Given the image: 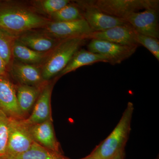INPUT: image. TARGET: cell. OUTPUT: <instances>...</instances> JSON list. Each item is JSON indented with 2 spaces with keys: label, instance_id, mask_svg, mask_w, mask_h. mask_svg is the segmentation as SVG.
I'll use <instances>...</instances> for the list:
<instances>
[{
  "label": "cell",
  "instance_id": "6da1fadb",
  "mask_svg": "<svg viewBox=\"0 0 159 159\" xmlns=\"http://www.w3.org/2000/svg\"><path fill=\"white\" fill-rule=\"evenodd\" d=\"M51 21L29 6L12 1H0V29L15 36L43 29Z\"/></svg>",
  "mask_w": 159,
  "mask_h": 159
},
{
  "label": "cell",
  "instance_id": "7a4b0ae2",
  "mask_svg": "<svg viewBox=\"0 0 159 159\" xmlns=\"http://www.w3.org/2000/svg\"><path fill=\"white\" fill-rule=\"evenodd\" d=\"M134 111L133 103L128 102L116 126L89 154L96 159H111L120 151L125 149L130 132Z\"/></svg>",
  "mask_w": 159,
  "mask_h": 159
},
{
  "label": "cell",
  "instance_id": "3957f363",
  "mask_svg": "<svg viewBox=\"0 0 159 159\" xmlns=\"http://www.w3.org/2000/svg\"><path fill=\"white\" fill-rule=\"evenodd\" d=\"M86 40L83 37L61 40L43 62L41 69L43 80L47 82L59 74Z\"/></svg>",
  "mask_w": 159,
  "mask_h": 159
},
{
  "label": "cell",
  "instance_id": "277c9868",
  "mask_svg": "<svg viewBox=\"0 0 159 159\" xmlns=\"http://www.w3.org/2000/svg\"><path fill=\"white\" fill-rule=\"evenodd\" d=\"M88 5L106 14L124 20L141 9H158L157 0H93L84 1Z\"/></svg>",
  "mask_w": 159,
  "mask_h": 159
},
{
  "label": "cell",
  "instance_id": "5b68a950",
  "mask_svg": "<svg viewBox=\"0 0 159 159\" xmlns=\"http://www.w3.org/2000/svg\"><path fill=\"white\" fill-rule=\"evenodd\" d=\"M34 141L29 130V125L22 119L10 118L9 134L5 158L11 159L26 152Z\"/></svg>",
  "mask_w": 159,
  "mask_h": 159
},
{
  "label": "cell",
  "instance_id": "8992f818",
  "mask_svg": "<svg viewBox=\"0 0 159 159\" xmlns=\"http://www.w3.org/2000/svg\"><path fill=\"white\" fill-rule=\"evenodd\" d=\"M42 33L56 39L87 37L93 32L84 19L69 22L51 21L44 28Z\"/></svg>",
  "mask_w": 159,
  "mask_h": 159
},
{
  "label": "cell",
  "instance_id": "52a82bcc",
  "mask_svg": "<svg viewBox=\"0 0 159 159\" xmlns=\"http://www.w3.org/2000/svg\"><path fill=\"white\" fill-rule=\"evenodd\" d=\"M88 51L105 56L111 64H118L129 58L136 51L138 47L122 45L102 40L92 39L88 45Z\"/></svg>",
  "mask_w": 159,
  "mask_h": 159
},
{
  "label": "cell",
  "instance_id": "ba28073f",
  "mask_svg": "<svg viewBox=\"0 0 159 159\" xmlns=\"http://www.w3.org/2000/svg\"><path fill=\"white\" fill-rule=\"evenodd\" d=\"M83 17L93 32L105 31L116 26L127 24L124 20L104 13L87 4L84 1H77Z\"/></svg>",
  "mask_w": 159,
  "mask_h": 159
},
{
  "label": "cell",
  "instance_id": "9c48e42d",
  "mask_svg": "<svg viewBox=\"0 0 159 159\" xmlns=\"http://www.w3.org/2000/svg\"><path fill=\"white\" fill-rule=\"evenodd\" d=\"M158 9H148L134 12L124 20L136 33L158 39L159 27Z\"/></svg>",
  "mask_w": 159,
  "mask_h": 159
},
{
  "label": "cell",
  "instance_id": "30bf717a",
  "mask_svg": "<svg viewBox=\"0 0 159 159\" xmlns=\"http://www.w3.org/2000/svg\"><path fill=\"white\" fill-rule=\"evenodd\" d=\"M137 33L128 24L116 26L105 31L93 32L87 39L106 41L122 45L139 47L136 36Z\"/></svg>",
  "mask_w": 159,
  "mask_h": 159
},
{
  "label": "cell",
  "instance_id": "8fae6325",
  "mask_svg": "<svg viewBox=\"0 0 159 159\" xmlns=\"http://www.w3.org/2000/svg\"><path fill=\"white\" fill-rule=\"evenodd\" d=\"M0 110L9 118L25 119L18 104L16 89L6 74L0 76Z\"/></svg>",
  "mask_w": 159,
  "mask_h": 159
},
{
  "label": "cell",
  "instance_id": "7c38bea8",
  "mask_svg": "<svg viewBox=\"0 0 159 159\" xmlns=\"http://www.w3.org/2000/svg\"><path fill=\"white\" fill-rule=\"evenodd\" d=\"M52 89L53 85L51 83L46 82L43 86L31 115L22 119L25 124L33 125L52 119L51 104Z\"/></svg>",
  "mask_w": 159,
  "mask_h": 159
},
{
  "label": "cell",
  "instance_id": "4fadbf2b",
  "mask_svg": "<svg viewBox=\"0 0 159 159\" xmlns=\"http://www.w3.org/2000/svg\"><path fill=\"white\" fill-rule=\"evenodd\" d=\"M29 126L31 136L34 142L44 148L62 154L59 143L55 137L52 119Z\"/></svg>",
  "mask_w": 159,
  "mask_h": 159
},
{
  "label": "cell",
  "instance_id": "5bb4252c",
  "mask_svg": "<svg viewBox=\"0 0 159 159\" xmlns=\"http://www.w3.org/2000/svg\"><path fill=\"white\" fill-rule=\"evenodd\" d=\"M11 73L20 84L41 87L47 82L43 79L41 70L33 65L13 62Z\"/></svg>",
  "mask_w": 159,
  "mask_h": 159
},
{
  "label": "cell",
  "instance_id": "9a60e30c",
  "mask_svg": "<svg viewBox=\"0 0 159 159\" xmlns=\"http://www.w3.org/2000/svg\"><path fill=\"white\" fill-rule=\"evenodd\" d=\"M16 39L29 48L40 52L52 51L61 40L50 37L43 33L28 32L18 36Z\"/></svg>",
  "mask_w": 159,
  "mask_h": 159
},
{
  "label": "cell",
  "instance_id": "2e32d148",
  "mask_svg": "<svg viewBox=\"0 0 159 159\" xmlns=\"http://www.w3.org/2000/svg\"><path fill=\"white\" fill-rule=\"evenodd\" d=\"M99 62H109L108 58L100 54L81 49L75 53L66 66L59 74L63 76L81 67Z\"/></svg>",
  "mask_w": 159,
  "mask_h": 159
},
{
  "label": "cell",
  "instance_id": "e0dca14e",
  "mask_svg": "<svg viewBox=\"0 0 159 159\" xmlns=\"http://www.w3.org/2000/svg\"><path fill=\"white\" fill-rule=\"evenodd\" d=\"M42 87L20 84L16 88L18 104L25 119L34 107Z\"/></svg>",
  "mask_w": 159,
  "mask_h": 159
},
{
  "label": "cell",
  "instance_id": "ac0fdd59",
  "mask_svg": "<svg viewBox=\"0 0 159 159\" xmlns=\"http://www.w3.org/2000/svg\"><path fill=\"white\" fill-rule=\"evenodd\" d=\"M51 51L48 52L34 51L16 39L12 46V57L20 62L34 65L44 62Z\"/></svg>",
  "mask_w": 159,
  "mask_h": 159
},
{
  "label": "cell",
  "instance_id": "d6986e66",
  "mask_svg": "<svg viewBox=\"0 0 159 159\" xmlns=\"http://www.w3.org/2000/svg\"><path fill=\"white\" fill-rule=\"evenodd\" d=\"M11 159H71L34 142L29 150Z\"/></svg>",
  "mask_w": 159,
  "mask_h": 159
},
{
  "label": "cell",
  "instance_id": "ffe728a7",
  "mask_svg": "<svg viewBox=\"0 0 159 159\" xmlns=\"http://www.w3.org/2000/svg\"><path fill=\"white\" fill-rule=\"evenodd\" d=\"M54 22H69L84 19L78 6L69 4L59 11L50 16Z\"/></svg>",
  "mask_w": 159,
  "mask_h": 159
},
{
  "label": "cell",
  "instance_id": "44dd1931",
  "mask_svg": "<svg viewBox=\"0 0 159 159\" xmlns=\"http://www.w3.org/2000/svg\"><path fill=\"white\" fill-rule=\"evenodd\" d=\"M17 36L12 35L0 29V57L7 66L10 65L12 60V48Z\"/></svg>",
  "mask_w": 159,
  "mask_h": 159
},
{
  "label": "cell",
  "instance_id": "7402d4cb",
  "mask_svg": "<svg viewBox=\"0 0 159 159\" xmlns=\"http://www.w3.org/2000/svg\"><path fill=\"white\" fill-rule=\"evenodd\" d=\"M70 3L68 0H42L35 1L34 5L44 13L50 16Z\"/></svg>",
  "mask_w": 159,
  "mask_h": 159
},
{
  "label": "cell",
  "instance_id": "603a6c76",
  "mask_svg": "<svg viewBox=\"0 0 159 159\" xmlns=\"http://www.w3.org/2000/svg\"><path fill=\"white\" fill-rule=\"evenodd\" d=\"M9 118L0 110V157H5L9 134Z\"/></svg>",
  "mask_w": 159,
  "mask_h": 159
},
{
  "label": "cell",
  "instance_id": "cb8c5ba5",
  "mask_svg": "<svg viewBox=\"0 0 159 159\" xmlns=\"http://www.w3.org/2000/svg\"><path fill=\"white\" fill-rule=\"evenodd\" d=\"M136 39L139 45H141L150 51L152 55L159 61V41L155 38L137 33Z\"/></svg>",
  "mask_w": 159,
  "mask_h": 159
},
{
  "label": "cell",
  "instance_id": "d4e9b609",
  "mask_svg": "<svg viewBox=\"0 0 159 159\" xmlns=\"http://www.w3.org/2000/svg\"><path fill=\"white\" fill-rule=\"evenodd\" d=\"M8 66L3 60L0 57V76L6 74Z\"/></svg>",
  "mask_w": 159,
  "mask_h": 159
},
{
  "label": "cell",
  "instance_id": "484cf974",
  "mask_svg": "<svg viewBox=\"0 0 159 159\" xmlns=\"http://www.w3.org/2000/svg\"><path fill=\"white\" fill-rule=\"evenodd\" d=\"M125 149L120 151L111 159H125Z\"/></svg>",
  "mask_w": 159,
  "mask_h": 159
},
{
  "label": "cell",
  "instance_id": "4316f807",
  "mask_svg": "<svg viewBox=\"0 0 159 159\" xmlns=\"http://www.w3.org/2000/svg\"><path fill=\"white\" fill-rule=\"evenodd\" d=\"M80 159H96L94 157H93L91 156V155L89 154L87 156L83 158Z\"/></svg>",
  "mask_w": 159,
  "mask_h": 159
},
{
  "label": "cell",
  "instance_id": "83f0119b",
  "mask_svg": "<svg viewBox=\"0 0 159 159\" xmlns=\"http://www.w3.org/2000/svg\"><path fill=\"white\" fill-rule=\"evenodd\" d=\"M0 159H6L5 158L2 157H0Z\"/></svg>",
  "mask_w": 159,
  "mask_h": 159
},
{
  "label": "cell",
  "instance_id": "f1b7e54d",
  "mask_svg": "<svg viewBox=\"0 0 159 159\" xmlns=\"http://www.w3.org/2000/svg\"><path fill=\"white\" fill-rule=\"evenodd\" d=\"M155 159H159V157L158 156Z\"/></svg>",
  "mask_w": 159,
  "mask_h": 159
}]
</instances>
